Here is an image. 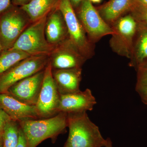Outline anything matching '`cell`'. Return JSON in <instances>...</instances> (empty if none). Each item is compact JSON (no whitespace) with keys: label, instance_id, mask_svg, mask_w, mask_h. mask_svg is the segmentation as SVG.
<instances>
[{"label":"cell","instance_id":"14","mask_svg":"<svg viewBox=\"0 0 147 147\" xmlns=\"http://www.w3.org/2000/svg\"><path fill=\"white\" fill-rule=\"evenodd\" d=\"M47 16L45 26L46 39L55 46L68 38V32L62 13L55 7Z\"/></svg>","mask_w":147,"mask_h":147},{"label":"cell","instance_id":"18","mask_svg":"<svg viewBox=\"0 0 147 147\" xmlns=\"http://www.w3.org/2000/svg\"><path fill=\"white\" fill-rule=\"evenodd\" d=\"M59 0H31L20 7L28 16L31 23L38 21L47 16L56 7Z\"/></svg>","mask_w":147,"mask_h":147},{"label":"cell","instance_id":"30","mask_svg":"<svg viewBox=\"0 0 147 147\" xmlns=\"http://www.w3.org/2000/svg\"><path fill=\"white\" fill-rule=\"evenodd\" d=\"M3 51V49L1 39V34H0V55Z\"/></svg>","mask_w":147,"mask_h":147},{"label":"cell","instance_id":"19","mask_svg":"<svg viewBox=\"0 0 147 147\" xmlns=\"http://www.w3.org/2000/svg\"><path fill=\"white\" fill-rule=\"evenodd\" d=\"M30 56L26 53L14 49L3 51L0 55V74Z\"/></svg>","mask_w":147,"mask_h":147},{"label":"cell","instance_id":"9","mask_svg":"<svg viewBox=\"0 0 147 147\" xmlns=\"http://www.w3.org/2000/svg\"><path fill=\"white\" fill-rule=\"evenodd\" d=\"M60 95L53 75L50 61L45 69L44 79L35 105L40 119L53 117L59 113Z\"/></svg>","mask_w":147,"mask_h":147},{"label":"cell","instance_id":"10","mask_svg":"<svg viewBox=\"0 0 147 147\" xmlns=\"http://www.w3.org/2000/svg\"><path fill=\"white\" fill-rule=\"evenodd\" d=\"M53 69L82 68L87 60L69 38L55 46L49 55Z\"/></svg>","mask_w":147,"mask_h":147},{"label":"cell","instance_id":"4","mask_svg":"<svg viewBox=\"0 0 147 147\" xmlns=\"http://www.w3.org/2000/svg\"><path fill=\"white\" fill-rule=\"evenodd\" d=\"M56 7L63 15L69 39L87 60L91 59L95 54V45L88 39L70 1L59 0Z\"/></svg>","mask_w":147,"mask_h":147},{"label":"cell","instance_id":"28","mask_svg":"<svg viewBox=\"0 0 147 147\" xmlns=\"http://www.w3.org/2000/svg\"><path fill=\"white\" fill-rule=\"evenodd\" d=\"M74 8H77L80 5L83 0H69Z\"/></svg>","mask_w":147,"mask_h":147},{"label":"cell","instance_id":"25","mask_svg":"<svg viewBox=\"0 0 147 147\" xmlns=\"http://www.w3.org/2000/svg\"><path fill=\"white\" fill-rule=\"evenodd\" d=\"M16 147H26V139L21 128H20V130H19V139H18V144Z\"/></svg>","mask_w":147,"mask_h":147},{"label":"cell","instance_id":"27","mask_svg":"<svg viewBox=\"0 0 147 147\" xmlns=\"http://www.w3.org/2000/svg\"><path fill=\"white\" fill-rule=\"evenodd\" d=\"M133 5L147 6V0H133Z\"/></svg>","mask_w":147,"mask_h":147},{"label":"cell","instance_id":"1","mask_svg":"<svg viewBox=\"0 0 147 147\" xmlns=\"http://www.w3.org/2000/svg\"><path fill=\"white\" fill-rule=\"evenodd\" d=\"M18 123L26 139V147H36L47 139L55 143L60 134L66 132L67 113L60 112L51 117L27 120Z\"/></svg>","mask_w":147,"mask_h":147},{"label":"cell","instance_id":"5","mask_svg":"<svg viewBox=\"0 0 147 147\" xmlns=\"http://www.w3.org/2000/svg\"><path fill=\"white\" fill-rule=\"evenodd\" d=\"M31 24L25 12L11 4L0 14V34L3 51L10 50L21 34Z\"/></svg>","mask_w":147,"mask_h":147},{"label":"cell","instance_id":"22","mask_svg":"<svg viewBox=\"0 0 147 147\" xmlns=\"http://www.w3.org/2000/svg\"><path fill=\"white\" fill-rule=\"evenodd\" d=\"M129 13L137 22L147 25V6L133 5Z\"/></svg>","mask_w":147,"mask_h":147},{"label":"cell","instance_id":"21","mask_svg":"<svg viewBox=\"0 0 147 147\" xmlns=\"http://www.w3.org/2000/svg\"><path fill=\"white\" fill-rule=\"evenodd\" d=\"M18 122L11 119L7 123L3 136V147H16L19 139Z\"/></svg>","mask_w":147,"mask_h":147},{"label":"cell","instance_id":"20","mask_svg":"<svg viewBox=\"0 0 147 147\" xmlns=\"http://www.w3.org/2000/svg\"><path fill=\"white\" fill-rule=\"evenodd\" d=\"M135 69L137 73L135 89L142 102L147 105V60L139 65Z\"/></svg>","mask_w":147,"mask_h":147},{"label":"cell","instance_id":"3","mask_svg":"<svg viewBox=\"0 0 147 147\" xmlns=\"http://www.w3.org/2000/svg\"><path fill=\"white\" fill-rule=\"evenodd\" d=\"M48 15L29 25L11 49L20 50L30 56H49L55 46L50 44L45 37V26Z\"/></svg>","mask_w":147,"mask_h":147},{"label":"cell","instance_id":"7","mask_svg":"<svg viewBox=\"0 0 147 147\" xmlns=\"http://www.w3.org/2000/svg\"><path fill=\"white\" fill-rule=\"evenodd\" d=\"M77 8L76 15L92 44L114 33L113 28L103 20L89 0H83Z\"/></svg>","mask_w":147,"mask_h":147},{"label":"cell","instance_id":"29","mask_svg":"<svg viewBox=\"0 0 147 147\" xmlns=\"http://www.w3.org/2000/svg\"><path fill=\"white\" fill-rule=\"evenodd\" d=\"M105 147H114L113 146V143L110 138H108L106 139V144Z\"/></svg>","mask_w":147,"mask_h":147},{"label":"cell","instance_id":"13","mask_svg":"<svg viewBox=\"0 0 147 147\" xmlns=\"http://www.w3.org/2000/svg\"><path fill=\"white\" fill-rule=\"evenodd\" d=\"M0 109L16 121L40 119L35 106L25 104L7 93H0Z\"/></svg>","mask_w":147,"mask_h":147},{"label":"cell","instance_id":"8","mask_svg":"<svg viewBox=\"0 0 147 147\" xmlns=\"http://www.w3.org/2000/svg\"><path fill=\"white\" fill-rule=\"evenodd\" d=\"M138 23L129 13L115 21L111 26L114 33L110 40V45L114 53L129 59Z\"/></svg>","mask_w":147,"mask_h":147},{"label":"cell","instance_id":"24","mask_svg":"<svg viewBox=\"0 0 147 147\" xmlns=\"http://www.w3.org/2000/svg\"><path fill=\"white\" fill-rule=\"evenodd\" d=\"M11 5V0H0V14L4 12Z\"/></svg>","mask_w":147,"mask_h":147},{"label":"cell","instance_id":"12","mask_svg":"<svg viewBox=\"0 0 147 147\" xmlns=\"http://www.w3.org/2000/svg\"><path fill=\"white\" fill-rule=\"evenodd\" d=\"M96 103L89 89L65 95H61L58 111L67 113L91 111Z\"/></svg>","mask_w":147,"mask_h":147},{"label":"cell","instance_id":"31","mask_svg":"<svg viewBox=\"0 0 147 147\" xmlns=\"http://www.w3.org/2000/svg\"><path fill=\"white\" fill-rule=\"evenodd\" d=\"M89 1L92 3H100L102 0H89Z\"/></svg>","mask_w":147,"mask_h":147},{"label":"cell","instance_id":"2","mask_svg":"<svg viewBox=\"0 0 147 147\" xmlns=\"http://www.w3.org/2000/svg\"><path fill=\"white\" fill-rule=\"evenodd\" d=\"M68 138L63 147H104L106 144L99 128L86 112L67 114Z\"/></svg>","mask_w":147,"mask_h":147},{"label":"cell","instance_id":"26","mask_svg":"<svg viewBox=\"0 0 147 147\" xmlns=\"http://www.w3.org/2000/svg\"><path fill=\"white\" fill-rule=\"evenodd\" d=\"M31 0H11V4L16 6L21 7L30 2Z\"/></svg>","mask_w":147,"mask_h":147},{"label":"cell","instance_id":"16","mask_svg":"<svg viewBox=\"0 0 147 147\" xmlns=\"http://www.w3.org/2000/svg\"><path fill=\"white\" fill-rule=\"evenodd\" d=\"M133 0H110L96 9L102 18L111 26L119 18L129 13Z\"/></svg>","mask_w":147,"mask_h":147},{"label":"cell","instance_id":"17","mask_svg":"<svg viewBox=\"0 0 147 147\" xmlns=\"http://www.w3.org/2000/svg\"><path fill=\"white\" fill-rule=\"evenodd\" d=\"M129 65L136 69L140 64L147 60V25L137 22Z\"/></svg>","mask_w":147,"mask_h":147},{"label":"cell","instance_id":"6","mask_svg":"<svg viewBox=\"0 0 147 147\" xmlns=\"http://www.w3.org/2000/svg\"><path fill=\"white\" fill-rule=\"evenodd\" d=\"M49 61L48 55L31 56L0 74V93L7 92L14 84L45 69Z\"/></svg>","mask_w":147,"mask_h":147},{"label":"cell","instance_id":"15","mask_svg":"<svg viewBox=\"0 0 147 147\" xmlns=\"http://www.w3.org/2000/svg\"><path fill=\"white\" fill-rule=\"evenodd\" d=\"M82 68L53 69V78L61 95L80 91Z\"/></svg>","mask_w":147,"mask_h":147},{"label":"cell","instance_id":"11","mask_svg":"<svg viewBox=\"0 0 147 147\" xmlns=\"http://www.w3.org/2000/svg\"><path fill=\"white\" fill-rule=\"evenodd\" d=\"M45 69L19 81L9 89L7 93L25 104L35 106L42 87Z\"/></svg>","mask_w":147,"mask_h":147},{"label":"cell","instance_id":"23","mask_svg":"<svg viewBox=\"0 0 147 147\" xmlns=\"http://www.w3.org/2000/svg\"><path fill=\"white\" fill-rule=\"evenodd\" d=\"M11 119L2 110L0 109V147H3V136L5 128L9 121Z\"/></svg>","mask_w":147,"mask_h":147}]
</instances>
